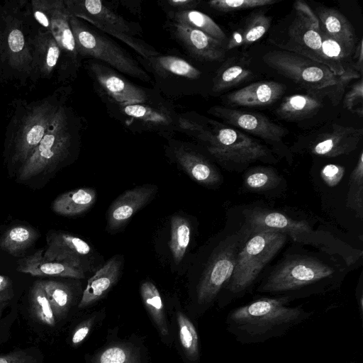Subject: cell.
Wrapping results in <instances>:
<instances>
[{
	"mask_svg": "<svg viewBox=\"0 0 363 363\" xmlns=\"http://www.w3.org/2000/svg\"><path fill=\"white\" fill-rule=\"evenodd\" d=\"M287 235L269 230L251 232L240 245L232 277L224 288L220 306L224 307L242 296L254 284L264 267L284 245Z\"/></svg>",
	"mask_w": 363,
	"mask_h": 363,
	"instance_id": "52a82bcc",
	"label": "cell"
},
{
	"mask_svg": "<svg viewBox=\"0 0 363 363\" xmlns=\"http://www.w3.org/2000/svg\"><path fill=\"white\" fill-rule=\"evenodd\" d=\"M7 305V303H1L0 304V320L1 318L2 312L5 306Z\"/></svg>",
	"mask_w": 363,
	"mask_h": 363,
	"instance_id": "11a10c76",
	"label": "cell"
},
{
	"mask_svg": "<svg viewBox=\"0 0 363 363\" xmlns=\"http://www.w3.org/2000/svg\"><path fill=\"white\" fill-rule=\"evenodd\" d=\"M155 89L168 100L193 96L201 91L203 72L186 58L170 54L136 57Z\"/></svg>",
	"mask_w": 363,
	"mask_h": 363,
	"instance_id": "8fae6325",
	"label": "cell"
},
{
	"mask_svg": "<svg viewBox=\"0 0 363 363\" xmlns=\"http://www.w3.org/2000/svg\"><path fill=\"white\" fill-rule=\"evenodd\" d=\"M30 1L7 0L0 4V60L3 80L24 85L30 80L34 39L38 27Z\"/></svg>",
	"mask_w": 363,
	"mask_h": 363,
	"instance_id": "3957f363",
	"label": "cell"
},
{
	"mask_svg": "<svg viewBox=\"0 0 363 363\" xmlns=\"http://www.w3.org/2000/svg\"><path fill=\"white\" fill-rule=\"evenodd\" d=\"M271 23L269 17L262 13L253 14L242 28L238 29L228 39L226 50L248 45L260 39L268 30Z\"/></svg>",
	"mask_w": 363,
	"mask_h": 363,
	"instance_id": "836d02e7",
	"label": "cell"
},
{
	"mask_svg": "<svg viewBox=\"0 0 363 363\" xmlns=\"http://www.w3.org/2000/svg\"><path fill=\"white\" fill-rule=\"evenodd\" d=\"M60 48L51 33L38 26L34 39L30 80L50 78L57 71Z\"/></svg>",
	"mask_w": 363,
	"mask_h": 363,
	"instance_id": "7402d4cb",
	"label": "cell"
},
{
	"mask_svg": "<svg viewBox=\"0 0 363 363\" xmlns=\"http://www.w3.org/2000/svg\"><path fill=\"white\" fill-rule=\"evenodd\" d=\"M118 4H121L132 13L139 16L141 13V1L138 0L133 1H117Z\"/></svg>",
	"mask_w": 363,
	"mask_h": 363,
	"instance_id": "db71d44e",
	"label": "cell"
},
{
	"mask_svg": "<svg viewBox=\"0 0 363 363\" xmlns=\"http://www.w3.org/2000/svg\"><path fill=\"white\" fill-rule=\"evenodd\" d=\"M90 245L84 240L65 233L48 235L43 257L49 261L63 262L82 269L83 258L91 253Z\"/></svg>",
	"mask_w": 363,
	"mask_h": 363,
	"instance_id": "44dd1931",
	"label": "cell"
},
{
	"mask_svg": "<svg viewBox=\"0 0 363 363\" xmlns=\"http://www.w3.org/2000/svg\"><path fill=\"white\" fill-rule=\"evenodd\" d=\"M238 236H231L216 248L208 262L196 288L199 306L208 308L228 284L240 247Z\"/></svg>",
	"mask_w": 363,
	"mask_h": 363,
	"instance_id": "9a60e30c",
	"label": "cell"
},
{
	"mask_svg": "<svg viewBox=\"0 0 363 363\" xmlns=\"http://www.w3.org/2000/svg\"><path fill=\"white\" fill-rule=\"evenodd\" d=\"M354 67L355 70L362 74L363 69V45L361 39L354 48L353 55Z\"/></svg>",
	"mask_w": 363,
	"mask_h": 363,
	"instance_id": "f5cc1de1",
	"label": "cell"
},
{
	"mask_svg": "<svg viewBox=\"0 0 363 363\" xmlns=\"http://www.w3.org/2000/svg\"><path fill=\"white\" fill-rule=\"evenodd\" d=\"M208 113L226 124L246 131L269 143L281 142L288 133L287 129L272 122L267 117L223 106H213Z\"/></svg>",
	"mask_w": 363,
	"mask_h": 363,
	"instance_id": "e0dca14e",
	"label": "cell"
},
{
	"mask_svg": "<svg viewBox=\"0 0 363 363\" xmlns=\"http://www.w3.org/2000/svg\"><path fill=\"white\" fill-rule=\"evenodd\" d=\"M363 136L362 128L333 124L329 131L322 133L310 145L312 154L335 157L353 152Z\"/></svg>",
	"mask_w": 363,
	"mask_h": 363,
	"instance_id": "d6986e66",
	"label": "cell"
},
{
	"mask_svg": "<svg viewBox=\"0 0 363 363\" xmlns=\"http://www.w3.org/2000/svg\"><path fill=\"white\" fill-rule=\"evenodd\" d=\"M67 11L104 33L125 43L142 57L160 52L143 38L142 28L122 16L113 1L101 0H64Z\"/></svg>",
	"mask_w": 363,
	"mask_h": 363,
	"instance_id": "ba28073f",
	"label": "cell"
},
{
	"mask_svg": "<svg viewBox=\"0 0 363 363\" xmlns=\"http://www.w3.org/2000/svg\"><path fill=\"white\" fill-rule=\"evenodd\" d=\"M167 20L202 31L225 44L228 41L222 28L208 15L198 10H190L166 16Z\"/></svg>",
	"mask_w": 363,
	"mask_h": 363,
	"instance_id": "d6a6232c",
	"label": "cell"
},
{
	"mask_svg": "<svg viewBox=\"0 0 363 363\" xmlns=\"http://www.w3.org/2000/svg\"><path fill=\"white\" fill-rule=\"evenodd\" d=\"M69 13V12H68ZM69 23L77 52L83 60L92 59L106 64L124 76L152 82L136 57L108 35L69 13Z\"/></svg>",
	"mask_w": 363,
	"mask_h": 363,
	"instance_id": "9c48e42d",
	"label": "cell"
},
{
	"mask_svg": "<svg viewBox=\"0 0 363 363\" xmlns=\"http://www.w3.org/2000/svg\"><path fill=\"white\" fill-rule=\"evenodd\" d=\"M31 10L38 24L48 30L55 40L60 57L57 79L67 85L77 78L82 66L69 23V13L64 0H31Z\"/></svg>",
	"mask_w": 363,
	"mask_h": 363,
	"instance_id": "30bf717a",
	"label": "cell"
},
{
	"mask_svg": "<svg viewBox=\"0 0 363 363\" xmlns=\"http://www.w3.org/2000/svg\"><path fill=\"white\" fill-rule=\"evenodd\" d=\"M323 96L315 94H293L285 97L275 111L279 118L298 121L315 115L322 106Z\"/></svg>",
	"mask_w": 363,
	"mask_h": 363,
	"instance_id": "f1b7e54d",
	"label": "cell"
},
{
	"mask_svg": "<svg viewBox=\"0 0 363 363\" xmlns=\"http://www.w3.org/2000/svg\"><path fill=\"white\" fill-rule=\"evenodd\" d=\"M343 83H344V82H343ZM343 83H342V88L344 89V87H343ZM342 91H343V89H342ZM340 99H341V98H340ZM338 103H339V101H338L337 104H333V105H337Z\"/></svg>",
	"mask_w": 363,
	"mask_h": 363,
	"instance_id": "6f0895ef",
	"label": "cell"
},
{
	"mask_svg": "<svg viewBox=\"0 0 363 363\" xmlns=\"http://www.w3.org/2000/svg\"><path fill=\"white\" fill-rule=\"evenodd\" d=\"M69 84L62 85L41 99L18 100L5 133V150L13 164L27 160L45 135L60 106L69 100Z\"/></svg>",
	"mask_w": 363,
	"mask_h": 363,
	"instance_id": "277c9868",
	"label": "cell"
},
{
	"mask_svg": "<svg viewBox=\"0 0 363 363\" xmlns=\"http://www.w3.org/2000/svg\"><path fill=\"white\" fill-rule=\"evenodd\" d=\"M43 249L19 261L17 271L38 277L84 278V272L66 263L49 261L43 257Z\"/></svg>",
	"mask_w": 363,
	"mask_h": 363,
	"instance_id": "4316f807",
	"label": "cell"
},
{
	"mask_svg": "<svg viewBox=\"0 0 363 363\" xmlns=\"http://www.w3.org/2000/svg\"><path fill=\"white\" fill-rule=\"evenodd\" d=\"M84 124L69 100L62 104L48 130L27 160L20 167L18 178L25 181L52 172L78 150Z\"/></svg>",
	"mask_w": 363,
	"mask_h": 363,
	"instance_id": "5b68a950",
	"label": "cell"
},
{
	"mask_svg": "<svg viewBox=\"0 0 363 363\" xmlns=\"http://www.w3.org/2000/svg\"><path fill=\"white\" fill-rule=\"evenodd\" d=\"M177 320L182 346L188 358L196 361L199 358V336L192 322L182 312H177Z\"/></svg>",
	"mask_w": 363,
	"mask_h": 363,
	"instance_id": "b9f144b4",
	"label": "cell"
},
{
	"mask_svg": "<svg viewBox=\"0 0 363 363\" xmlns=\"http://www.w3.org/2000/svg\"><path fill=\"white\" fill-rule=\"evenodd\" d=\"M38 237L35 230L24 225H15L8 229L0 240V247L11 255L18 256Z\"/></svg>",
	"mask_w": 363,
	"mask_h": 363,
	"instance_id": "e575fe53",
	"label": "cell"
},
{
	"mask_svg": "<svg viewBox=\"0 0 363 363\" xmlns=\"http://www.w3.org/2000/svg\"><path fill=\"white\" fill-rule=\"evenodd\" d=\"M252 75V72L245 61L229 59L213 76L211 91L216 94L223 92L246 81Z\"/></svg>",
	"mask_w": 363,
	"mask_h": 363,
	"instance_id": "1f68e13d",
	"label": "cell"
},
{
	"mask_svg": "<svg viewBox=\"0 0 363 363\" xmlns=\"http://www.w3.org/2000/svg\"><path fill=\"white\" fill-rule=\"evenodd\" d=\"M2 81H3V74H2V69H1V60H0V83Z\"/></svg>",
	"mask_w": 363,
	"mask_h": 363,
	"instance_id": "9f6ffc18",
	"label": "cell"
},
{
	"mask_svg": "<svg viewBox=\"0 0 363 363\" xmlns=\"http://www.w3.org/2000/svg\"><path fill=\"white\" fill-rule=\"evenodd\" d=\"M108 115L134 133H153L166 140L178 132L179 113L164 96L127 105H106Z\"/></svg>",
	"mask_w": 363,
	"mask_h": 363,
	"instance_id": "4fadbf2b",
	"label": "cell"
},
{
	"mask_svg": "<svg viewBox=\"0 0 363 363\" xmlns=\"http://www.w3.org/2000/svg\"><path fill=\"white\" fill-rule=\"evenodd\" d=\"M277 2V0H213L206 4L213 10L231 12L270 6Z\"/></svg>",
	"mask_w": 363,
	"mask_h": 363,
	"instance_id": "7bdbcfd3",
	"label": "cell"
},
{
	"mask_svg": "<svg viewBox=\"0 0 363 363\" xmlns=\"http://www.w3.org/2000/svg\"><path fill=\"white\" fill-rule=\"evenodd\" d=\"M287 42L279 47L323 64L321 52V35L314 29L296 16L289 28Z\"/></svg>",
	"mask_w": 363,
	"mask_h": 363,
	"instance_id": "cb8c5ba5",
	"label": "cell"
},
{
	"mask_svg": "<svg viewBox=\"0 0 363 363\" xmlns=\"http://www.w3.org/2000/svg\"><path fill=\"white\" fill-rule=\"evenodd\" d=\"M13 296L12 280L6 276L0 274V304L8 303Z\"/></svg>",
	"mask_w": 363,
	"mask_h": 363,
	"instance_id": "f907efd6",
	"label": "cell"
},
{
	"mask_svg": "<svg viewBox=\"0 0 363 363\" xmlns=\"http://www.w3.org/2000/svg\"><path fill=\"white\" fill-rule=\"evenodd\" d=\"M334 274L332 267L315 257H289L277 265L257 291L287 296L294 300L331 289L324 281L332 278Z\"/></svg>",
	"mask_w": 363,
	"mask_h": 363,
	"instance_id": "8992f818",
	"label": "cell"
},
{
	"mask_svg": "<svg viewBox=\"0 0 363 363\" xmlns=\"http://www.w3.org/2000/svg\"><path fill=\"white\" fill-rule=\"evenodd\" d=\"M320 33L324 65L337 77L348 75L354 79L359 78L361 74L354 67V45L341 42L320 32Z\"/></svg>",
	"mask_w": 363,
	"mask_h": 363,
	"instance_id": "484cf974",
	"label": "cell"
},
{
	"mask_svg": "<svg viewBox=\"0 0 363 363\" xmlns=\"http://www.w3.org/2000/svg\"><path fill=\"white\" fill-rule=\"evenodd\" d=\"M284 84L274 81L252 83L225 96L228 104L245 106H265L276 102L285 92Z\"/></svg>",
	"mask_w": 363,
	"mask_h": 363,
	"instance_id": "d4e9b609",
	"label": "cell"
},
{
	"mask_svg": "<svg viewBox=\"0 0 363 363\" xmlns=\"http://www.w3.org/2000/svg\"><path fill=\"white\" fill-rule=\"evenodd\" d=\"M319 21V31L341 42L354 45L355 35L352 26L338 11L325 6L315 8Z\"/></svg>",
	"mask_w": 363,
	"mask_h": 363,
	"instance_id": "f546056e",
	"label": "cell"
},
{
	"mask_svg": "<svg viewBox=\"0 0 363 363\" xmlns=\"http://www.w3.org/2000/svg\"><path fill=\"white\" fill-rule=\"evenodd\" d=\"M93 325V318H89L81 323L75 329L72 337V343L77 345L87 336Z\"/></svg>",
	"mask_w": 363,
	"mask_h": 363,
	"instance_id": "816d5d0a",
	"label": "cell"
},
{
	"mask_svg": "<svg viewBox=\"0 0 363 363\" xmlns=\"http://www.w3.org/2000/svg\"><path fill=\"white\" fill-rule=\"evenodd\" d=\"M345 172L343 166L328 164L323 167L320 170V177L323 182L330 187L338 185L342 181Z\"/></svg>",
	"mask_w": 363,
	"mask_h": 363,
	"instance_id": "c3c4849f",
	"label": "cell"
},
{
	"mask_svg": "<svg viewBox=\"0 0 363 363\" xmlns=\"http://www.w3.org/2000/svg\"><path fill=\"white\" fill-rule=\"evenodd\" d=\"M164 28L185 54L200 62L222 61L226 46L201 30L167 20Z\"/></svg>",
	"mask_w": 363,
	"mask_h": 363,
	"instance_id": "2e32d148",
	"label": "cell"
},
{
	"mask_svg": "<svg viewBox=\"0 0 363 363\" xmlns=\"http://www.w3.org/2000/svg\"><path fill=\"white\" fill-rule=\"evenodd\" d=\"M292 301L287 296L260 297L234 308L226 316V330L242 345L286 335L313 315L302 306H290Z\"/></svg>",
	"mask_w": 363,
	"mask_h": 363,
	"instance_id": "6da1fadb",
	"label": "cell"
},
{
	"mask_svg": "<svg viewBox=\"0 0 363 363\" xmlns=\"http://www.w3.org/2000/svg\"><path fill=\"white\" fill-rule=\"evenodd\" d=\"M178 132L195 139L221 163L246 164L275 160L270 150L257 140L195 112L179 113Z\"/></svg>",
	"mask_w": 363,
	"mask_h": 363,
	"instance_id": "7a4b0ae2",
	"label": "cell"
},
{
	"mask_svg": "<svg viewBox=\"0 0 363 363\" xmlns=\"http://www.w3.org/2000/svg\"><path fill=\"white\" fill-rule=\"evenodd\" d=\"M347 206L356 213V216L363 217V152L361 151L357 162L349 179Z\"/></svg>",
	"mask_w": 363,
	"mask_h": 363,
	"instance_id": "60d3db41",
	"label": "cell"
},
{
	"mask_svg": "<svg viewBox=\"0 0 363 363\" xmlns=\"http://www.w3.org/2000/svg\"><path fill=\"white\" fill-rule=\"evenodd\" d=\"M82 65L92 82L95 92L104 105H127L163 96L155 89L137 85L119 72L98 60H85Z\"/></svg>",
	"mask_w": 363,
	"mask_h": 363,
	"instance_id": "5bb4252c",
	"label": "cell"
},
{
	"mask_svg": "<svg viewBox=\"0 0 363 363\" xmlns=\"http://www.w3.org/2000/svg\"><path fill=\"white\" fill-rule=\"evenodd\" d=\"M250 233L262 230L277 231L290 235L294 240L312 233L309 223L292 219L279 212L252 209L245 212Z\"/></svg>",
	"mask_w": 363,
	"mask_h": 363,
	"instance_id": "ffe728a7",
	"label": "cell"
},
{
	"mask_svg": "<svg viewBox=\"0 0 363 363\" xmlns=\"http://www.w3.org/2000/svg\"><path fill=\"white\" fill-rule=\"evenodd\" d=\"M0 363H40V358L28 349H15L0 354Z\"/></svg>",
	"mask_w": 363,
	"mask_h": 363,
	"instance_id": "7dc6e473",
	"label": "cell"
},
{
	"mask_svg": "<svg viewBox=\"0 0 363 363\" xmlns=\"http://www.w3.org/2000/svg\"><path fill=\"white\" fill-rule=\"evenodd\" d=\"M48 299L57 320L61 319L67 313L71 301L72 293L67 285L54 280H40Z\"/></svg>",
	"mask_w": 363,
	"mask_h": 363,
	"instance_id": "f35d334b",
	"label": "cell"
},
{
	"mask_svg": "<svg viewBox=\"0 0 363 363\" xmlns=\"http://www.w3.org/2000/svg\"><path fill=\"white\" fill-rule=\"evenodd\" d=\"M201 3L200 0H160L159 6L166 13V16L183 11L196 10Z\"/></svg>",
	"mask_w": 363,
	"mask_h": 363,
	"instance_id": "bcb514c9",
	"label": "cell"
},
{
	"mask_svg": "<svg viewBox=\"0 0 363 363\" xmlns=\"http://www.w3.org/2000/svg\"><path fill=\"white\" fill-rule=\"evenodd\" d=\"M96 197V191L92 188L72 190L60 195L55 199L52 210L62 216H77L89 209L94 203Z\"/></svg>",
	"mask_w": 363,
	"mask_h": 363,
	"instance_id": "4dcf8cb0",
	"label": "cell"
},
{
	"mask_svg": "<svg viewBox=\"0 0 363 363\" xmlns=\"http://www.w3.org/2000/svg\"><path fill=\"white\" fill-rule=\"evenodd\" d=\"M264 63L284 77L294 81L309 93L332 99L337 85L354 78L336 76L327 66L310 58L287 50H274L265 53Z\"/></svg>",
	"mask_w": 363,
	"mask_h": 363,
	"instance_id": "7c38bea8",
	"label": "cell"
},
{
	"mask_svg": "<svg viewBox=\"0 0 363 363\" xmlns=\"http://www.w3.org/2000/svg\"><path fill=\"white\" fill-rule=\"evenodd\" d=\"M281 182V177L273 168L256 167L244 174L242 187L247 191L262 192L275 189Z\"/></svg>",
	"mask_w": 363,
	"mask_h": 363,
	"instance_id": "74e56055",
	"label": "cell"
},
{
	"mask_svg": "<svg viewBox=\"0 0 363 363\" xmlns=\"http://www.w3.org/2000/svg\"><path fill=\"white\" fill-rule=\"evenodd\" d=\"M94 363H138V358L132 348L125 345H115L103 350Z\"/></svg>",
	"mask_w": 363,
	"mask_h": 363,
	"instance_id": "ee69618b",
	"label": "cell"
},
{
	"mask_svg": "<svg viewBox=\"0 0 363 363\" xmlns=\"http://www.w3.org/2000/svg\"><path fill=\"white\" fill-rule=\"evenodd\" d=\"M296 16L314 29L319 30V21L315 12L303 1L298 0L294 4Z\"/></svg>",
	"mask_w": 363,
	"mask_h": 363,
	"instance_id": "681fc988",
	"label": "cell"
},
{
	"mask_svg": "<svg viewBox=\"0 0 363 363\" xmlns=\"http://www.w3.org/2000/svg\"><path fill=\"white\" fill-rule=\"evenodd\" d=\"M121 262L117 257L108 260L91 277L83 292L79 308H85L102 298L116 282L120 274Z\"/></svg>",
	"mask_w": 363,
	"mask_h": 363,
	"instance_id": "83f0119b",
	"label": "cell"
},
{
	"mask_svg": "<svg viewBox=\"0 0 363 363\" xmlns=\"http://www.w3.org/2000/svg\"><path fill=\"white\" fill-rule=\"evenodd\" d=\"M191 239V226L188 220L181 216L172 217L170 222L169 248L176 264L184 258Z\"/></svg>",
	"mask_w": 363,
	"mask_h": 363,
	"instance_id": "8d00e7d4",
	"label": "cell"
},
{
	"mask_svg": "<svg viewBox=\"0 0 363 363\" xmlns=\"http://www.w3.org/2000/svg\"><path fill=\"white\" fill-rule=\"evenodd\" d=\"M167 140L166 152L191 178L203 185L220 183L222 177L218 169L191 143L174 138Z\"/></svg>",
	"mask_w": 363,
	"mask_h": 363,
	"instance_id": "ac0fdd59",
	"label": "cell"
},
{
	"mask_svg": "<svg viewBox=\"0 0 363 363\" xmlns=\"http://www.w3.org/2000/svg\"><path fill=\"white\" fill-rule=\"evenodd\" d=\"M30 306L32 314L39 323L48 327L56 325V317L40 280L35 281L31 287Z\"/></svg>",
	"mask_w": 363,
	"mask_h": 363,
	"instance_id": "ab89813d",
	"label": "cell"
},
{
	"mask_svg": "<svg viewBox=\"0 0 363 363\" xmlns=\"http://www.w3.org/2000/svg\"><path fill=\"white\" fill-rule=\"evenodd\" d=\"M348 363H355V362H348Z\"/></svg>",
	"mask_w": 363,
	"mask_h": 363,
	"instance_id": "680465c9",
	"label": "cell"
},
{
	"mask_svg": "<svg viewBox=\"0 0 363 363\" xmlns=\"http://www.w3.org/2000/svg\"><path fill=\"white\" fill-rule=\"evenodd\" d=\"M362 100L363 81L362 79H359V81L353 84L350 89L345 94L343 105L348 111L356 113L360 117H362V107L358 106L359 104L362 106Z\"/></svg>",
	"mask_w": 363,
	"mask_h": 363,
	"instance_id": "f6af8a7d",
	"label": "cell"
},
{
	"mask_svg": "<svg viewBox=\"0 0 363 363\" xmlns=\"http://www.w3.org/2000/svg\"><path fill=\"white\" fill-rule=\"evenodd\" d=\"M155 185H143L125 191L110 206L108 211V226L116 230L124 225L140 208L155 195Z\"/></svg>",
	"mask_w": 363,
	"mask_h": 363,
	"instance_id": "603a6c76",
	"label": "cell"
},
{
	"mask_svg": "<svg viewBox=\"0 0 363 363\" xmlns=\"http://www.w3.org/2000/svg\"><path fill=\"white\" fill-rule=\"evenodd\" d=\"M140 294L144 305L155 322L161 335L169 334L164 306L160 294L151 281H144L140 286Z\"/></svg>",
	"mask_w": 363,
	"mask_h": 363,
	"instance_id": "d590c367",
	"label": "cell"
}]
</instances>
